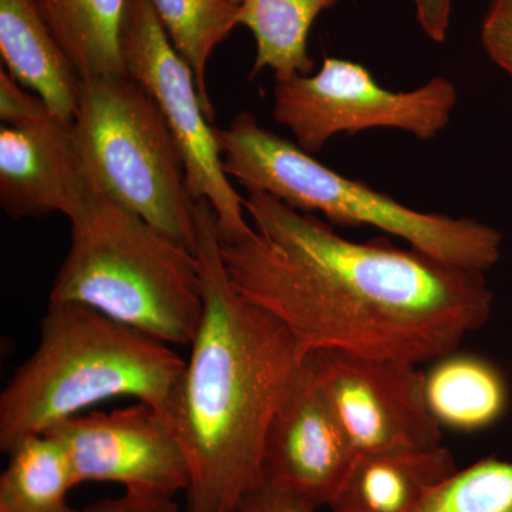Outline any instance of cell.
<instances>
[{"instance_id": "1", "label": "cell", "mask_w": 512, "mask_h": 512, "mask_svg": "<svg viewBox=\"0 0 512 512\" xmlns=\"http://www.w3.org/2000/svg\"><path fill=\"white\" fill-rule=\"evenodd\" d=\"M252 231L221 241L229 282L308 352L424 365L483 328L494 295L483 272L387 241L353 242L315 214L248 191Z\"/></svg>"}, {"instance_id": "2", "label": "cell", "mask_w": 512, "mask_h": 512, "mask_svg": "<svg viewBox=\"0 0 512 512\" xmlns=\"http://www.w3.org/2000/svg\"><path fill=\"white\" fill-rule=\"evenodd\" d=\"M197 224L204 311L167 419L190 467L184 512H238L261 485L266 429L306 352L232 288L217 214L202 198Z\"/></svg>"}, {"instance_id": "3", "label": "cell", "mask_w": 512, "mask_h": 512, "mask_svg": "<svg viewBox=\"0 0 512 512\" xmlns=\"http://www.w3.org/2000/svg\"><path fill=\"white\" fill-rule=\"evenodd\" d=\"M184 369L163 340L89 306L49 303L35 352L0 394V450L119 397L167 417Z\"/></svg>"}, {"instance_id": "4", "label": "cell", "mask_w": 512, "mask_h": 512, "mask_svg": "<svg viewBox=\"0 0 512 512\" xmlns=\"http://www.w3.org/2000/svg\"><path fill=\"white\" fill-rule=\"evenodd\" d=\"M69 221V254L49 303L89 306L168 345L191 346L204 311L194 252L90 183Z\"/></svg>"}, {"instance_id": "5", "label": "cell", "mask_w": 512, "mask_h": 512, "mask_svg": "<svg viewBox=\"0 0 512 512\" xmlns=\"http://www.w3.org/2000/svg\"><path fill=\"white\" fill-rule=\"evenodd\" d=\"M228 177L247 191L265 192L302 212H319L333 224L372 227L402 238L412 248L447 264L490 271L498 264L503 237L471 218L427 214L320 164L298 144L238 114L228 128L215 127Z\"/></svg>"}, {"instance_id": "6", "label": "cell", "mask_w": 512, "mask_h": 512, "mask_svg": "<svg viewBox=\"0 0 512 512\" xmlns=\"http://www.w3.org/2000/svg\"><path fill=\"white\" fill-rule=\"evenodd\" d=\"M73 137L90 184L195 254L197 200L183 154L137 80L127 73L82 80Z\"/></svg>"}, {"instance_id": "7", "label": "cell", "mask_w": 512, "mask_h": 512, "mask_svg": "<svg viewBox=\"0 0 512 512\" xmlns=\"http://www.w3.org/2000/svg\"><path fill=\"white\" fill-rule=\"evenodd\" d=\"M456 104V86L444 77L410 92H393L363 64L326 57L315 74L276 83L274 117L303 151L315 154L338 134L375 128L431 140L447 127Z\"/></svg>"}, {"instance_id": "8", "label": "cell", "mask_w": 512, "mask_h": 512, "mask_svg": "<svg viewBox=\"0 0 512 512\" xmlns=\"http://www.w3.org/2000/svg\"><path fill=\"white\" fill-rule=\"evenodd\" d=\"M121 55L128 76L160 107L183 154L188 190L195 200L210 202L217 214L218 237L227 242L247 237L252 225L245 220L244 198L225 174L195 74L171 43L150 0H126Z\"/></svg>"}, {"instance_id": "9", "label": "cell", "mask_w": 512, "mask_h": 512, "mask_svg": "<svg viewBox=\"0 0 512 512\" xmlns=\"http://www.w3.org/2000/svg\"><path fill=\"white\" fill-rule=\"evenodd\" d=\"M320 384L357 454L429 450L443 429L424 394V372L400 360L312 352Z\"/></svg>"}, {"instance_id": "10", "label": "cell", "mask_w": 512, "mask_h": 512, "mask_svg": "<svg viewBox=\"0 0 512 512\" xmlns=\"http://www.w3.org/2000/svg\"><path fill=\"white\" fill-rule=\"evenodd\" d=\"M0 205L13 220L76 211L89 181L74 146L73 124L0 69Z\"/></svg>"}, {"instance_id": "11", "label": "cell", "mask_w": 512, "mask_h": 512, "mask_svg": "<svg viewBox=\"0 0 512 512\" xmlns=\"http://www.w3.org/2000/svg\"><path fill=\"white\" fill-rule=\"evenodd\" d=\"M47 433L69 454L77 485L114 483L127 493L170 498L190 485V467L173 426L147 404L79 414Z\"/></svg>"}, {"instance_id": "12", "label": "cell", "mask_w": 512, "mask_h": 512, "mask_svg": "<svg viewBox=\"0 0 512 512\" xmlns=\"http://www.w3.org/2000/svg\"><path fill=\"white\" fill-rule=\"evenodd\" d=\"M355 458L320 384L312 352H308L266 429L261 485L315 510L329 507Z\"/></svg>"}, {"instance_id": "13", "label": "cell", "mask_w": 512, "mask_h": 512, "mask_svg": "<svg viewBox=\"0 0 512 512\" xmlns=\"http://www.w3.org/2000/svg\"><path fill=\"white\" fill-rule=\"evenodd\" d=\"M0 55L3 69L20 86L45 101L64 123L73 124L82 79L37 0H0Z\"/></svg>"}, {"instance_id": "14", "label": "cell", "mask_w": 512, "mask_h": 512, "mask_svg": "<svg viewBox=\"0 0 512 512\" xmlns=\"http://www.w3.org/2000/svg\"><path fill=\"white\" fill-rule=\"evenodd\" d=\"M457 470L446 447L357 454L332 512H417Z\"/></svg>"}, {"instance_id": "15", "label": "cell", "mask_w": 512, "mask_h": 512, "mask_svg": "<svg viewBox=\"0 0 512 512\" xmlns=\"http://www.w3.org/2000/svg\"><path fill=\"white\" fill-rule=\"evenodd\" d=\"M424 394L441 429L478 433L503 419L510 387L500 367L487 357L453 352L430 363L424 372Z\"/></svg>"}, {"instance_id": "16", "label": "cell", "mask_w": 512, "mask_h": 512, "mask_svg": "<svg viewBox=\"0 0 512 512\" xmlns=\"http://www.w3.org/2000/svg\"><path fill=\"white\" fill-rule=\"evenodd\" d=\"M238 23L255 39L256 55L251 77L269 69L276 83L311 76L315 62L309 56L312 26L323 12L340 0H235Z\"/></svg>"}, {"instance_id": "17", "label": "cell", "mask_w": 512, "mask_h": 512, "mask_svg": "<svg viewBox=\"0 0 512 512\" xmlns=\"http://www.w3.org/2000/svg\"><path fill=\"white\" fill-rule=\"evenodd\" d=\"M80 79L126 74L121 25L126 0H37Z\"/></svg>"}, {"instance_id": "18", "label": "cell", "mask_w": 512, "mask_h": 512, "mask_svg": "<svg viewBox=\"0 0 512 512\" xmlns=\"http://www.w3.org/2000/svg\"><path fill=\"white\" fill-rule=\"evenodd\" d=\"M0 477V507L9 512H67V494L76 487L69 454L52 434L20 441L8 454Z\"/></svg>"}, {"instance_id": "19", "label": "cell", "mask_w": 512, "mask_h": 512, "mask_svg": "<svg viewBox=\"0 0 512 512\" xmlns=\"http://www.w3.org/2000/svg\"><path fill=\"white\" fill-rule=\"evenodd\" d=\"M171 43L191 67L205 114L214 107L208 96L207 67L215 49L239 26L235 0H150Z\"/></svg>"}, {"instance_id": "20", "label": "cell", "mask_w": 512, "mask_h": 512, "mask_svg": "<svg viewBox=\"0 0 512 512\" xmlns=\"http://www.w3.org/2000/svg\"><path fill=\"white\" fill-rule=\"evenodd\" d=\"M417 512H512V461L485 457L457 468Z\"/></svg>"}, {"instance_id": "21", "label": "cell", "mask_w": 512, "mask_h": 512, "mask_svg": "<svg viewBox=\"0 0 512 512\" xmlns=\"http://www.w3.org/2000/svg\"><path fill=\"white\" fill-rule=\"evenodd\" d=\"M481 43L512 79V0H491L481 25Z\"/></svg>"}, {"instance_id": "22", "label": "cell", "mask_w": 512, "mask_h": 512, "mask_svg": "<svg viewBox=\"0 0 512 512\" xmlns=\"http://www.w3.org/2000/svg\"><path fill=\"white\" fill-rule=\"evenodd\" d=\"M67 512H183L174 498L160 497V495H148L127 493L121 497L109 498V500L97 501L82 510L70 508Z\"/></svg>"}, {"instance_id": "23", "label": "cell", "mask_w": 512, "mask_h": 512, "mask_svg": "<svg viewBox=\"0 0 512 512\" xmlns=\"http://www.w3.org/2000/svg\"><path fill=\"white\" fill-rule=\"evenodd\" d=\"M417 23L433 42H446L453 0H412Z\"/></svg>"}, {"instance_id": "24", "label": "cell", "mask_w": 512, "mask_h": 512, "mask_svg": "<svg viewBox=\"0 0 512 512\" xmlns=\"http://www.w3.org/2000/svg\"><path fill=\"white\" fill-rule=\"evenodd\" d=\"M315 508L272 490V488L259 485L239 505L238 512H316Z\"/></svg>"}, {"instance_id": "25", "label": "cell", "mask_w": 512, "mask_h": 512, "mask_svg": "<svg viewBox=\"0 0 512 512\" xmlns=\"http://www.w3.org/2000/svg\"><path fill=\"white\" fill-rule=\"evenodd\" d=\"M0 512H9V511L5 510V508L0 507Z\"/></svg>"}]
</instances>
